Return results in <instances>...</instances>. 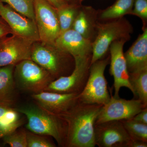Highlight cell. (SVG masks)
<instances>
[{
    "instance_id": "9",
    "label": "cell",
    "mask_w": 147,
    "mask_h": 147,
    "mask_svg": "<svg viewBox=\"0 0 147 147\" xmlns=\"http://www.w3.org/2000/svg\"><path fill=\"white\" fill-rule=\"evenodd\" d=\"M144 108L139 99L127 100L111 96L109 101L102 106L95 124L132 119Z\"/></svg>"
},
{
    "instance_id": "32",
    "label": "cell",
    "mask_w": 147,
    "mask_h": 147,
    "mask_svg": "<svg viewBox=\"0 0 147 147\" xmlns=\"http://www.w3.org/2000/svg\"><path fill=\"white\" fill-rule=\"evenodd\" d=\"M147 142L137 140H131L128 147H147Z\"/></svg>"
},
{
    "instance_id": "24",
    "label": "cell",
    "mask_w": 147,
    "mask_h": 147,
    "mask_svg": "<svg viewBox=\"0 0 147 147\" xmlns=\"http://www.w3.org/2000/svg\"><path fill=\"white\" fill-rule=\"evenodd\" d=\"M18 128L2 138L5 144L11 147H28L26 130Z\"/></svg>"
},
{
    "instance_id": "31",
    "label": "cell",
    "mask_w": 147,
    "mask_h": 147,
    "mask_svg": "<svg viewBox=\"0 0 147 147\" xmlns=\"http://www.w3.org/2000/svg\"><path fill=\"white\" fill-rule=\"evenodd\" d=\"M13 104L0 101V119L6 112L13 108Z\"/></svg>"
},
{
    "instance_id": "10",
    "label": "cell",
    "mask_w": 147,
    "mask_h": 147,
    "mask_svg": "<svg viewBox=\"0 0 147 147\" xmlns=\"http://www.w3.org/2000/svg\"><path fill=\"white\" fill-rule=\"evenodd\" d=\"M34 42L13 34L0 39V67L31 59Z\"/></svg>"
},
{
    "instance_id": "33",
    "label": "cell",
    "mask_w": 147,
    "mask_h": 147,
    "mask_svg": "<svg viewBox=\"0 0 147 147\" xmlns=\"http://www.w3.org/2000/svg\"><path fill=\"white\" fill-rule=\"evenodd\" d=\"M47 1L56 9L66 4L62 0H47Z\"/></svg>"
},
{
    "instance_id": "6",
    "label": "cell",
    "mask_w": 147,
    "mask_h": 147,
    "mask_svg": "<svg viewBox=\"0 0 147 147\" xmlns=\"http://www.w3.org/2000/svg\"><path fill=\"white\" fill-rule=\"evenodd\" d=\"M13 77L17 88L32 94L44 91L55 80L48 71L31 59L16 64Z\"/></svg>"
},
{
    "instance_id": "8",
    "label": "cell",
    "mask_w": 147,
    "mask_h": 147,
    "mask_svg": "<svg viewBox=\"0 0 147 147\" xmlns=\"http://www.w3.org/2000/svg\"><path fill=\"white\" fill-rule=\"evenodd\" d=\"M35 21L40 41L53 45L61 33L57 10L47 0H34Z\"/></svg>"
},
{
    "instance_id": "27",
    "label": "cell",
    "mask_w": 147,
    "mask_h": 147,
    "mask_svg": "<svg viewBox=\"0 0 147 147\" xmlns=\"http://www.w3.org/2000/svg\"><path fill=\"white\" fill-rule=\"evenodd\" d=\"M18 113L13 108L7 111L0 119V126H7L16 122L19 120Z\"/></svg>"
},
{
    "instance_id": "11",
    "label": "cell",
    "mask_w": 147,
    "mask_h": 147,
    "mask_svg": "<svg viewBox=\"0 0 147 147\" xmlns=\"http://www.w3.org/2000/svg\"><path fill=\"white\" fill-rule=\"evenodd\" d=\"M127 41L121 39L115 41L110 46V73L114 79L113 87L115 89L114 97H119V92L121 88H128L134 94L133 88L129 81V74L123 53V46Z\"/></svg>"
},
{
    "instance_id": "25",
    "label": "cell",
    "mask_w": 147,
    "mask_h": 147,
    "mask_svg": "<svg viewBox=\"0 0 147 147\" xmlns=\"http://www.w3.org/2000/svg\"><path fill=\"white\" fill-rule=\"evenodd\" d=\"M27 147H55L54 142L44 135L33 133L26 130Z\"/></svg>"
},
{
    "instance_id": "3",
    "label": "cell",
    "mask_w": 147,
    "mask_h": 147,
    "mask_svg": "<svg viewBox=\"0 0 147 147\" xmlns=\"http://www.w3.org/2000/svg\"><path fill=\"white\" fill-rule=\"evenodd\" d=\"M31 60L48 71L55 79L69 75L75 66V60L71 55L55 45H47L40 41L33 44Z\"/></svg>"
},
{
    "instance_id": "26",
    "label": "cell",
    "mask_w": 147,
    "mask_h": 147,
    "mask_svg": "<svg viewBox=\"0 0 147 147\" xmlns=\"http://www.w3.org/2000/svg\"><path fill=\"white\" fill-rule=\"evenodd\" d=\"M131 15L138 16L143 23L142 30L147 28V0H134Z\"/></svg>"
},
{
    "instance_id": "4",
    "label": "cell",
    "mask_w": 147,
    "mask_h": 147,
    "mask_svg": "<svg viewBox=\"0 0 147 147\" xmlns=\"http://www.w3.org/2000/svg\"><path fill=\"white\" fill-rule=\"evenodd\" d=\"M133 31L131 24L124 17L103 22L99 21L97 34L92 42L91 65L105 57L113 42L121 39L129 40Z\"/></svg>"
},
{
    "instance_id": "13",
    "label": "cell",
    "mask_w": 147,
    "mask_h": 147,
    "mask_svg": "<svg viewBox=\"0 0 147 147\" xmlns=\"http://www.w3.org/2000/svg\"><path fill=\"white\" fill-rule=\"evenodd\" d=\"M0 16L11 29L13 34L32 42L40 41L35 22L1 1Z\"/></svg>"
},
{
    "instance_id": "34",
    "label": "cell",
    "mask_w": 147,
    "mask_h": 147,
    "mask_svg": "<svg viewBox=\"0 0 147 147\" xmlns=\"http://www.w3.org/2000/svg\"><path fill=\"white\" fill-rule=\"evenodd\" d=\"M62 1H63L65 3V2L69 1H71V0H62ZM82 1V0H81V1Z\"/></svg>"
},
{
    "instance_id": "30",
    "label": "cell",
    "mask_w": 147,
    "mask_h": 147,
    "mask_svg": "<svg viewBox=\"0 0 147 147\" xmlns=\"http://www.w3.org/2000/svg\"><path fill=\"white\" fill-rule=\"evenodd\" d=\"M133 120L141 123L147 124V108H144L139 113L132 118Z\"/></svg>"
},
{
    "instance_id": "18",
    "label": "cell",
    "mask_w": 147,
    "mask_h": 147,
    "mask_svg": "<svg viewBox=\"0 0 147 147\" xmlns=\"http://www.w3.org/2000/svg\"><path fill=\"white\" fill-rule=\"evenodd\" d=\"M15 65L0 67V101L13 104L16 98V84L13 77Z\"/></svg>"
},
{
    "instance_id": "16",
    "label": "cell",
    "mask_w": 147,
    "mask_h": 147,
    "mask_svg": "<svg viewBox=\"0 0 147 147\" xmlns=\"http://www.w3.org/2000/svg\"><path fill=\"white\" fill-rule=\"evenodd\" d=\"M98 17V11L91 7L81 6L71 29L92 42L97 34Z\"/></svg>"
},
{
    "instance_id": "17",
    "label": "cell",
    "mask_w": 147,
    "mask_h": 147,
    "mask_svg": "<svg viewBox=\"0 0 147 147\" xmlns=\"http://www.w3.org/2000/svg\"><path fill=\"white\" fill-rule=\"evenodd\" d=\"M124 55L129 73L147 67V28Z\"/></svg>"
},
{
    "instance_id": "14",
    "label": "cell",
    "mask_w": 147,
    "mask_h": 147,
    "mask_svg": "<svg viewBox=\"0 0 147 147\" xmlns=\"http://www.w3.org/2000/svg\"><path fill=\"white\" fill-rule=\"evenodd\" d=\"M79 94H63L42 91L32 94L36 103L48 113L59 115L72 108L78 102Z\"/></svg>"
},
{
    "instance_id": "1",
    "label": "cell",
    "mask_w": 147,
    "mask_h": 147,
    "mask_svg": "<svg viewBox=\"0 0 147 147\" xmlns=\"http://www.w3.org/2000/svg\"><path fill=\"white\" fill-rule=\"evenodd\" d=\"M103 105L78 101L59 117L67 126L66 147H94V126Z\"/></svg>"
},
{
    "instance_id": "5",
    "label": "cell",
    "mask_w": 147,
    "mask_h": 147,
    "mask_svg": "<svg viewBox=\"0 0 147 147\" xmlns=\"http://www.w3.org/2000/svg\"><path fill=\"white\" fill-rule=\"evenodd\" d=\"M110 61L109 56L91 65L86 84L78 96L79 102L104 105L109 101L111 96L108 91L104 71Z\"/></svg>"
},
{
    "instance_id": "29",
    "label": "cell",
    "mask_w": 147,
    "mask_h": 147,
    "mask_svg": "<svg viewBox=\"0 0 147 147\" xmlns=\"http://www.w3.org/2000/svg\"><path fill=\"white\" fill-rule=\"evenodd\" d=\"M9 34H13L11 29L5 21L0 18V39L7 36Z\"/></svg>"
},
{
    "instance_id": "19",
    "label": "cell",
    "mask_w": 147,
    "mask_h": 147,
    "mask_svg": "<svg viewBox=\"0 0 147 147\" xmlns=\"http://www.w3.org/2000/svg\"><path fill=\"white\" fill-rule=\"evenodd\" d=\"M134 0H117L113 5L102 11H98L99 21H105L123 17L131 14Z\"/></svg>"
},
{
    "instance_id": "20",
    "label": "cell",
    "mask_w": 147,
    "mask_h": 147,
    "mask_svg": "<svg viewBox=\"0 0 147 147\" xmlns=\"http://www.w3.org/2000/svg\"><path fill=\"white\" fill-rule=\"evenodd\" d=\"M129 81L134 90L136 99L142 101L145 108L147 106V67L129 73Z\"/></svg>"
},
{
    "instance_id": "7",
    "label": "cell",
    "mask_w": 147,
    "mask_h": 147,
    "mask_svg": "<svg viewBox=\"0 0 147 147\" xmlns=\"http://www.w3.org/2000/svg\"><path fill=\"white\" fill-rule=\"evenodd\" d=\"M92 55L74 58L75 66L71 73L54 80L45 91L59 93L80 94L88 78Z\"/></svg>"
},
{
    "instance_id": "15",
    "label": "cell",
    "mask_w": 147,
    "mask_h": 147,
    "mask_svg": "<svg viewBox=\"0 0 147 147\" xmlns=\"http://www.w3.org/2000/svg\"><path fill=\"white\" fill-rule=\"evenodd\" d=\"M55 47L74 58L92 55V42L70 29L60 34L55 40Z\"/></svg>"
},
{
    "instance_id": "22",
    "label": "cell",
    "mask_w": 147,
    "mask_h": 147,
    "mask_svg": "<svg viewBox=\"0 0 147 147\" xmlns=\"http://www.w3.org/2000/svg\"><path fill=\"white\" fill-rule=\"evenodd\" d=\"M121 121L131 140L147 142V124L138 122L132 119Z\"/></svg>"
},
{
    "instance_id": "23",
    "label": "cell",
    "mask_w": 147,
    "mask_h": 147,
    "mask_svg": "<svg viewBox=\"0 0 147 147\" xmlns=\"http://www.w3.org/2000/svg\"><path fill=\"white\" fill-rule=\"evenodd\" d=\"M14 10L35 22L34 0H0Z\"/></svg>"
},
{
    "instance_id": "12",
    "label": "cell",
    "mask_w": 147,
    "mask_h": 147,
    "mask_svg": "<svg viewBox=\"0 0 147 147\" xmlns=\"http://www.w3.org/2000/svg\"><path fill=\"white\" fill-rule=\"evenodd\" d=\"M94 139L99 147H128L131 140L121 121L95 124Z\"/></svg>"
},
{
    "instance_id": "2",
    "label": "cell",
    "mask_w": 147,
    "mask_h": 147,
    "mask_svg": "<svg viewBox=\"0 0 147 147\" xmlns=\"http://www.w3.org/2000/svg\"><path fill=\"white\" fill-rule=\"evenodd\" d=\"M15 109L26 117L28 130L52 137L59 146L65 147L66 124L61 117L48 113L36 103L21 105Z\"/></svg>"
},
{
    "instance_id": "28",
    "label": "cell",
    "mask_w": 147,
    "mask_h": 147,
    "mask_svg": "<svg viewBox=\"0 0 147 147\" xmlns=\"http://www.w3.org/2000/svg\"><path fill=\"white\" fill-rule=\"evenodd\" d=\"M22 123L23 121L21 120H19L15 123L7 126H0V139H2L7 134L12 132L16 129L19 128Z\"/></svg>"
},
{
    "instance_id": "21",
    "label": "cell",
    "mask_w": 147,
    "mask_h": 147,
    "mask_svg": "<svg viewBox=\"0 0 147 147\" xmlns=\"http://www.w3.org/2000/svg\"><path fill=\"white\" fill-rule=\"evenodd\" d=\"M81 6L65 4L56 9L61 33L72 28L74 22L79 13Z\"/></svg>"
}]
</instances>
